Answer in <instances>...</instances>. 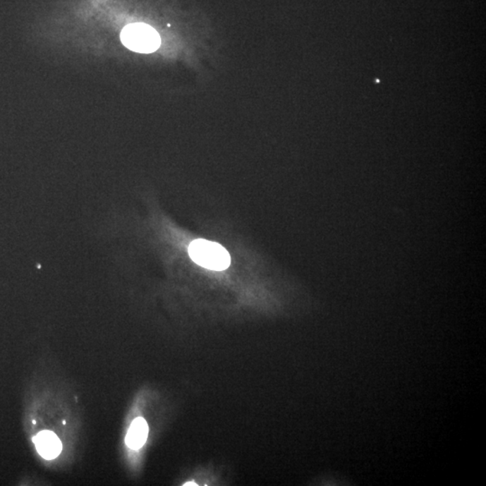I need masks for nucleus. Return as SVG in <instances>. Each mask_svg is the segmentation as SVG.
<instances>
[{"label": "nucleus", "instance_id": "nucleus-1", "mask_svg": "<svg viewBox=\"0 0 486 486\" xmlns=\"http://www.w3.org/2000/svg\"><path fill=\"white\" fill-rule=\"evenodd\" d=\"M192 260L205 269L223 272L230 267V254L219 243L198 239L192 241L188 247Z\"/></svg>", "mask_w": 486, "mask_h": 486}, {"label": "nucleus", "instance_id": "nucleus-2", "mask_svg": "<svg viewBox=\"0 0 486 486\" xmlns=\"http://www.w3.org/2000/svg\"><path fill=\"white\" fill-rule=\"evenodd\" d=\"M121 40L125 47L141 54H151L161 45V37L154 29L145 24L127 25L121 32Z\"/></svg>", "mask_w": 486, "mask_h": 486}, {"label": "nucleus", "instance_id": "nucleus-3", "mask_svg": "<svg viewBox=\"0 0 486 486\" xmlns=\"http://www.w3.org/2000/svg\"><path fill=\"white\" fill-rule=\"evenodd\" d=\"M32 442L37 446L39 454L47 460L56 458L63 449V445L56 434L49 430L38 433L32 439Z\"/></svg>", "mask_w": 486, "mask_h": 486}, {"label": "nucleus", "instance_id": "nucleus-4", "mask_svg": "<svg viewBox=\"0 0 486 486\" xmlns=\"http://www.w3.org/2000/svg\"><path fill=\"white\" fill-rule=\"evenodd\" d=\"M148 434L149 427L146 420L142 418L135 419L127 432L126 439L127 446L132 449H141L145 444Z\"/></svg>", "mask_w": 486, "mask_h": 486}, {"label": "nucleus", "instance_id": "nucleus-5", "mask_svg": "<svg viewBox=\"0 0 486 486\" xmlns=\"http://www.w3.org/2000/svg\"><path fill=\"white\" fill-rule=\"evenodd\" d=\"M185 485H197L195 484H186Z\"/></svg>", "mask_w": 486, "mask_h": 486}]
</instances>
